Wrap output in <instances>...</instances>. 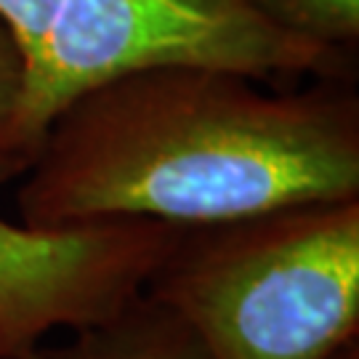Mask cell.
<instances>
[{"instance_id":"cell-9","label":"cell","mask_w":359,"mask_h":359,"mask_svg":"<svg viewBox=\"0 0 359 359\" xmlns=\"http://www.w3.org/2000/svg\"><path fill=\"white\" fill-rule=\"evenodd\" d=\"M25 359H53V354H51V351H40V348H38V351H32V354H27Z\"/></svg>"},{"instance_id":"cell-3","label":"cell","mask_w":359,"mask_h":359,"mask_svg":"<svg viewBox=\"0 0 359 359\" xmlns=\"http://www.w3.org/2000/svg\"><path fill=\"white\" fill-rule=\"evenodd\" d=\"M184 226L112 218L32 229L0 218V359L38 351L53 327L107 320L147 287Z\"/></svg>"},{"instance_id":"cell-4","label":"cell","mask_w":359,"mask_h":359,"mask_svg":"<svg viewBox=\"0 0 359 359\" xmlns=\"http://www.w3.org/2000/svg\"><path fill=\"white\" fill-rule=\"evenodd\" d=\"M53 359H216L205 338L181 311L147 290L109 314L75 330Z\"/></svg>"},{"instance_id":"cell-6","label":"cell","mask_w":359,"mask_h":359,"mask_svg":"<svg viewBox=\"0 0 359 359\" xmlns=\"http://www.w3.org/2000/svg\"><path fill=\"white\" fill-rule=\"evenodd\" d=\"M27 67L11 27L0 19V184L22 179L29 168L22 142V104H25Z\"/></svg>"},{"instance_id":"cell-8","label":"cell","mask_w":359,"mask_h":359,"mask_svg":"<svg viewBox=\"0 0 359 359\" xmlns=\"http://www.w3.org/2000/svg\"><path fill=\"white\" fill-rule=\"evenodd\" d=\"M330 359H359V348H357V338L354 341H348V344H344V346L335 351Z\"/></svg>"},{"instance_id":"cell-2","label":"cell","mask_w":359,"mask_h":359,"mask_svg":"<svg viewBox=\"0 0 359 359\" xmlns=\"http://www.w3.org/2000/svg\"><path fill=\"white\" fill-rule=\"evenodd\" d=\"M144 290L216 359H330L359 330V197L189 226Z\"/></svg>"},{"instance_id":"cell-5","label":"cell","mask_w":359,"mask_h":359,"mask_svg":"<svg viewBox=\"0 0 359 359\" xmlns=\"http://www.w3.org/2000/svg\"><path fill=\"white\" fill-rule=\"evenodd\" d=\"M271 27L341 51L359 38V0H245Z\"/></svg>"},{"instance_id":"cell-1","label":"cell","mask_w":359,"mask_h":359,"mask_svg":"<svg viewBox=\"0 0 359 359\" xmlns=\"http://www.w3.org/2000/svg\"><path fill=\"white\" fill-rule=\"evenodd\" d=\"M250 80L157 65L80 93L22 176V224L154 218L189 229L359 197L357 93L335 83L269 93Z\"/></svg>"},{"instance_id":"cell-7","label":"cell","mask_w":359,"mask_h":359,"mask_svg":"<svg viewBox=\"0 0 359 359\" xmlns=\"http://www.w3.org/2000/svg\"><path fill=\"white\" fill-rule=\"evenodd\" d=\"M75 0H0V19L11 27L27 62L65 27Z\"/></svg>"}]
</instances>
